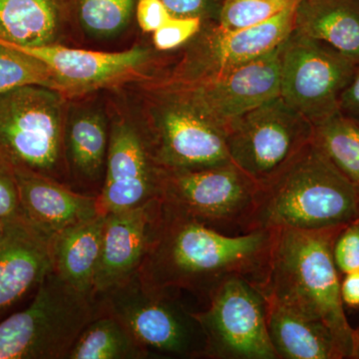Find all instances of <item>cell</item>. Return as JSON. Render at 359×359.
<instances>
[{"label":"cell","instance_id":"cell-1","mask_svg":"<svg viewBox=\"0 0 359 359\" xmlns=\"http://www.w3.org/2000/svg\"><path fill=\"white\" fill-rule=\"evenodd\" d=\"M162 202L157 233L138 271L144 283L207 297L233 276L261 285L273 230L231 235Z\"/></svg>","mask_w":359,"mask_h":359},{"label":"cell","instance_id":"cell-2","mask_svg":"<svg viewBox=\"0 0 359 359\" xmlns=\"http://www.w3.org/2000/svg\"><path fill=\"white\" fill-rule=\"evenodd\" d=\"M344 226L271 229L266 276L257 287L266 297L325 325L342 358H354L359 355V334L344 313L332 256L335 238Z\"/></svg>","mask_w":359,"mask_h":359},{"label":"cell","instance_id":"cell-3","mask_svg":"<svg viewBox=\"0 0 359 359\" xmlns=\"http://www.w3.org/2000/svg\"><path fill=\"white\" fill-rule=\"evenodd\" d=\"M359 219V192L313 140L259 185L249 231L323 230Z\"/></svg>","mask_w":359,"mask_h":359},{"label":"cell","instance_id":"cell-4","mask_svg":"<svg viewBox=\"0 0 359 359\" xmlns=\"http://www.w3.org/2000/svg\"><path fill=\"white\" fill-rule=\"evenodd\" d=\"M127 107L154 143L167 170L231 162L226 133L182 85L154 75L123 85Z\"/></svg>","mask_w":359,"mask_h":359},{"label":"cell","instance_id":"cell-5","mask_svg":"<svg viewBox=\"0 0 359 359\" xmlns=\"http://www.w3.org/2000/svg\"><path fill=\"white\" fill-rule=\"evenodd\" d=\"M68 103L60 92L42 86L0 94V165L70 186L65 155Z\"/></svg>","mask_w":359,"mask_h":359},{"label":"cell","instance_id":"cell-6","mask_svg":"<svg viewBox=\"0 0 359 359\" xmlns=\"http://www.w3.org/2000/svg\"><path fill=\"white\" fill-rule=\"evenodd\" d=\"M99 313L96 299L51 271L32 304L0 323V359H67L82 330Z\"/></svg>","mask_w":359,"mask_h":359},{"label":"cell","instance_id":"cell-7","mask_svg":"<svg viewBox=\"0 0 359 359\" xmlns=\"http://www.w3.org/2000/svg\"><path fill=\"white\" fill-rule=\"evenodd\" d=\"M96 299L100 311L121 321L151 355L204 358L205 335L194 313L171 290L144 283L139 273Z\"/></svg>","mask_w":359,"mask_h":359},{"label":"cell","instance_id":"cell-8","mask_svg":"<svg viewBox=\"0 0 359 359\" xmlns=\"http://www.w3.org/2000/svg\"><path fill=\"white\" fill-rule=\"evenodd\" d=\"M224 133L231 162L262 185L313 140L314 125L278 96L231 120Z\"/></svg>","mask_w":359,"mask_h":359},{"label":"cell","instance_id":"cell-9","mask_svg":"<svg viewBox=\"0 0 359 359\" xmlns=\"http://www.w3.org/2000/svg\"><path fill=\"white\" fill-rule=\"evenodd\" d=\"M106 107L110 135L98 195L100 212L109 214L161 199L165 168L158 160L152 139L118 95L110 97Z\"/></svg>","mask_w":359,"mask_h":359},{"label":"cell","instance_id":"cell-10","mask_svg":"<svg viewBox=\"0 0 359 359\" xmlns=\"http://www.w3.org/2000/svg\"><path fill=\"white\" fill-rule=\"evenodd\" d=\"M259 184L233 162L193 170H167L161 199L222 231L248 233Z\"/></svg>","mask_w":359,"mask_h":359},{"label":"cell","instance_id":"cell-11","mask_svg":"<svg viewBox=\"0 0 359 359\" xmlns=\"http://www.w3.org/2000/svg\"><path fill=\"white\" fill-rule=\"evenodd\" d=\"M194 313L205 340L204 358L278 359L266 325V299L257 285L240 276L224 280Z\"/></svg>","mask_w":359,"mask_h":359},{"label":"cell","instance_id":"cell-12","mask_svg":"<svg viewBox=\"0 0 359 359\" xmlns=\"http://www.w3.org/2000/svg\"><path fill=\"white\" fill-rule=\"evenodd\" d=\"M358 66L330 44L294 29L283 43L280 96L316 126L339 112L340 95Z\"/></svg>","mask_w":359,"mask_h":359},{"label":"cell","instance_id":"cell-13","mask_svg":"<svg viewBox=\"0 0 359 359\" xmlns=\"http://www.w3.org/2000/svg\"><path fill=\"white\" fill-rule=\"evenodd\" d=\"M295 8L287 9L268 21L230 30L218 22L203 23L202 29L171 67H163L160 76L179 81L217 77L266 55L285 41L294 29Z\"/></svg>","mask_w":359,"mask_h":359},{"label":"cell","instance_id":"cell-14","mask_svg":"<svg viewBox=\"0 0 359 359\" xmlns=\"http://www.w3.org/2000/svg\"><path fill=\"white\" fill-rule=\"evenodd\" d=\"M13 46L43 61L53 72L58 91L68 99L118 88L153 76L163 67L158 51L145 45L119 52L87 50L65 44Z\"/></svg>","mask_w":359,"mask_h":359},{"label":"cell","instance_id":"cell-15","mask_svg":"<svg viewBox=\"0 0 359 359\" xmlns=\"http://www.w3.org/2000/svg\"><path fill=\"white\" fill-rule=\"evenodd\" d=\"M283 43L219 76L179 81L157 75L182 85L224 130L231 120L280 96Z\"/></svg>","mask_w":359,"mask_h":359},{"label":"cell","instance_id":"cell-16","mask_svg":"<svg viewBox=\"0 0 359 359\" xmlns=\"http://www.w3.org/2000/svg\"><path fill=\"white\" fill-rule=\"evenodd\" d=\"M162 199L106 215L94 297L138 273L157 233Z\"/></svg>","mask_w":359,"mask_h":359},{"label":"cell","instance_id":"cell-17","mask_svg":"<svg viewBox=\"0 0 359 359\" xmlns=\"http://www.w3.org/2000/svg\"><path fill=\"white\" fill-rule=\"evenodd\" d=\"M52 238L20 216L0 238V316L37 289L52 271Z\"/></svg>","mask_w":359,"mask_h":359},{"label":"cell","instance_id":"cell-18","mask_svg":"<svg viewBox=\"0 0 359 359\" xmlns=\"http://www.w3.org/2000/svg\"><path fill=\"white\" fill-rule=\"evenodd\" d=\"M110 121L106 105L69 99L65 129V155L70 186L98 196L105 176ZM74 189V188H73Z\"/></svg>","mask_w":359,"mask_h":359},{"label":"cell","instance_id":"cell-19","mask_svg":"<svg viewBox=\"0 0 359 359\" xmlns=\"http://www.w3.org/2000/svg\"><path fill=\"white\" fill-rule=\"evenodd\" d=\"M13 173L21 212L49 237L53 238L73 224L102 214L98 196L79 192L30 170H14Z\"/></svg>","mask_w":359,"mask_h":359},{"label":"cell","instance_id":"cell-20","mask_svg":"<svg viewBox=\"0 0 359 359\" xmlns=\"http://www.w3.org/2000/svg\"><path fill=\"white\" fill-rule=\"evenodd\" d=\"M75 28V0H0V42L20 47L63 44Z\"/></svg>","mask_w":359,"mask_h":359},{"label":"cell","instance_id":"cell-21","mask_svg":"<svg viewBox=\"0 0 359 359\" xmlns=\"http://www.w3.org/2000/svg\"><path fill=\"white\" fill-rule=\"evenodd\" d=\"M105 214L80 222L52 238V271L82 294L94 297Z\"/></svg>","mask_w":359,"mask_h":359},{"label":"cell","instance_id":"cell-22","mask_svg":"<svg viewBox=\"0 0 359 359\" xmlns=\"http://www.w3.org/2000/svg\"><path fill=\"white\" fill-rule=\"evenodd\" d=\"M266 325L278 358H342L325 325L266 297Z\"/></svg>","mask_w":359,"mask_h":359},{"label":"cell","instance_id":"cell-23","mask_svg":"<svg viewBox=\"0 0 359 359\" xmlns=\"http://www.w3.org/2000/svg\"><path fill=\"white\" fill-rule=\"evenodd\" d=\"M294 29L330 44L359 65V0H301Z\"/></svg>","mask_w":359,"mask_h":359},{"label":"cell","instance_id":"cell-24","mask_svg":"<svg viewBox=\"0 0 359 359\" xmlns=\"http://www.w3.org/2000/svg\"><path fill=\"white\" fill-rule=\"evenodd\" d=\"M145 347L130 334L121 321L101 311L82 330L67 359H144Z\"/></svg>","mask_w":359,"mask_h":359},{"label":"cell","instance_id":"cell-25","mask_svg":"<svg viewBox=\"0 0 359 359\" xmlns=\"http://www.w3.org/2000/svg\"><path fill=\"white\" fill-rule=\"evenodd\" d=\"M313 143L359 192V123L337 112L314 126Z\"/></svg>","mask_w":359,"mask_h":359},{"label":"cell","instance_id":"cell-26","mask_svg":"<svg viewBox=\"0 0 359 359\" xmlns=\"http://www.w3.org/2000/svg\"><path fill=\"white\" fill-rule=\"evenodd\" d=\"M138 0H75L78 29L95 39L124 32L135 18Z\"/></svg>","mask_w":359,"mask_h":359},{"label":"cell","instance_id":"cell-27","mask_svg":"<svg viewBox=\"0 0 359 359\" xmlns=\"http://www.w3.org/2000/svg\"><path fill=\"white\" fill-rule=\"evenodd\" d=\"M25 86L47 87L58 91L53 72L43 61L0 42V94Z\"/></svg>","mask_w":359,"mask_h":359},{"label":"cell","instance_id":"cell-28","mask_svg":"<svg viewBox=\"0 0 359 359\" xmlns=\"http://www.w3.org/2000/svg\"><path fill=\"white\" fill-rule=\"evenodd\" d=\"M299 1L301 0H224L218 23L230 30L252 27L297 6Z\"/></svg>","mask_w":359,"mask_h":359},{"label":"cell","instance_id":"cell-29","mask_svg":"<svg viewBox=\"0 0 359 359\" xmlns=\"http://www.w3.org/2000/svg\"><path fill=\"white\" fill-rule=\"evenodd\" d=\"M203 23L195 16L171 15L152 33L153 47L158 52H170L185 46L201 32Z\"/></svg>","mask_w":359,"mask_h":359},{"label":"cell","instance_id":"cell-30","mask_svg":"<svg viewBox=\"0 0 359 359\" xmlns=\"http://www.w3.org/2000/svg\"><path fill=\"white\" fill-rule=\"evenodd\" d=\"M332 256L344 275L359 271V219L347 224L335 238Z\"/></svg>","mask_w":359,"mask_h":359},{"label":"cell","instance_id":"cell-31","mask_svg":"<svg viewBox=\"0 0 359 359\" xmlns=\"http://www.w3.org/2000/svg\"><path fill=\"white\" fill-rule=\"evenodd\" d=\"M174 16H195L204 22H218L224 0H163Z\"/></svg>","mask_w":359,"mask_h":359},{"label":"cell","instance_id":"cell-32","mask_svg":"<svg viewBox=\"0 0 359 359\" xmlns=\"http://www.w3.org/2000/svg\"><path fill=\"white\" fill-rule=\"evenodd\" d=\"M20 214V194L13 171L0 165V219H13Z\"/></svg>","mask_w":359,"mask_h":359},{"label":"cell","instance_id":"cell-33","mask_svg":"<svg viewBox=\"0 0 359 359\" xmlns=\"http://www.w3.org/2000/svg\"><path fill=\"white\" fill-rule=\"evenodd\" d=\"M171 15L163 0H138L137 2L135 20L142 32H156Z\"/></svg>","mask_w":359,"mask_h":359},{"label":"cell","instance_id":"cell-34","mask_svg":"<svg viewBox=\"0 0 359 359\" xmlns=\"http://www.w3.org/2000/svg\"><path fill=\"white\" fill-rule=\"evenodd\" d=\"M339 112L359 123V65L351 82L340 95Z\"/></svg>","mask_w":359,"mask_h":359},{"label":"cell","instance_id":"cell-35","mask_svg":"<svg viewBox=\"0 0 359 359\" xmlns=\"http://www.w3.org/2000/svg\"><path fill=\"white\" fill-rule=\"evenodd\" d=\"M344 276L340 283L342 302L349 308H359V271Z\"/></svg>","mask_w":359,"mask_h":359},{"label":"cell","instance_id":"cell-36","mask_svg":"<svg viewBox=\"0 0 359 359\" xmlns=\"http://www.w3.org/2000/svg\"><path fill=\"white\" fill-rule=\"evenodd\" d=\"M4 229H6V219H0V238L4 235Z\"/></svg>","mask_w":359,"mask_h":359}]
</instances>
